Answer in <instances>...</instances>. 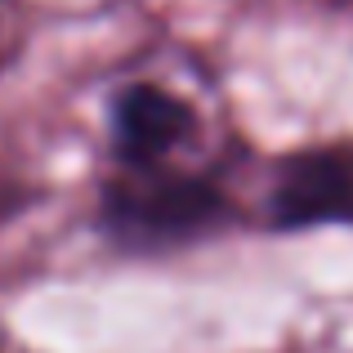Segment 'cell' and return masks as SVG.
Returning <instances> with one entry per match:
<instances>
[{"instance_id": "cell-1", "label": "cell", "mask_w": 353, "mask_h": 353, "mask_svg": "<svg viewBox=\"0 0 353 353\" xmlns=\"http://www.w3.org/2000/svg\"><path fill=\"white\" fill-rule=\"evenodd\" d=\"M228 215V201L201 179H125L108 188L103 197V224L117 246H139V250H161L179 246L219 224Z\"/></svg>"}, {"instance_id": "cell-2", "label": "cell", "mask_w": 353, "mask_h": 353, "mask_svg": "<svg viewBox=\"0 0 353 353\" xmlns=\"http://www.w3.org/2000/svg\"><path fill=\"white\" fill-rule=\"evenodd\" d=\"M192 130H197V112L165 85L134 81L112 99V148L117 161L130 170H152L179 143H188Z\"/></svg>"}, {"instance_id": "cell-3", "label": "cell", "mask_w": 353, "mask_h": 353, "mask_svg": "<svg viewBox=\"0 0 353 353\" xmlns=\"http://www.w3.org/2000/svg\"><path fill=\"white\" fill-rule=\"evenodd\" d=\"M277 224H327L353 215V165L340 152H304L291 157L273 188Z\"/></svg>"}]
</instances>
